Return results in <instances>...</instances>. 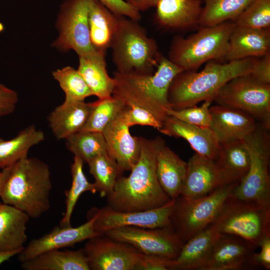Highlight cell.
I'll return each instance as SVG.
<instances>
[{"instance_id":"6da1fadb","label":"cell","mask_w":270,"mask_h":270,"mask_svg":"<svg viewBox=\"0 0 270 270\" xmlns=\"http://www.w3.org/2000/svg\"><path fill=\"white\" fill-rule=\"evenodd\" d=\"M162 138L140 137V153L127 176H120L107 206L120 212L142 211L163 206L171 200L164 192L156 174V153Z\"/></svg>"},{"instance_id":"7a4b0ae2","label":"cell","mask_w":270,"mask_h":270,"mask_svg":"<svg viewBox=\"0 0 270 270\" xmlns=\"http://www.w3.org/2000/svg\"><path fill=\"white\" fill-rule=\"evenodd\" d=\"M258 58L220 63L207 62L200 72L182 71L172 80L168 100L172 109L178 110L211 100L220 89L232 79L250 74Z\"/></svg>"},{"instance_id":"3957f363","label":"cell","mask_w":270,"mask_h":270,"mask_svg":"<svg viewBox=\"0 0 270 270\" xmlns=\"http://www.w3.org/2000/svg\"><path fill=\"white\" fill-rule=\"evenodd\" d=\"M182 70L162 56L155 72L150 74L116 71L112 96L126 106H135L153 114L163 123L172 108L168 92L174 78Z\"/></svg>"},{"instance_id":"277c9868","label":"cell","mask_w":270,"mask_h":270,"mask_svg":"<svg viewBox=\"0 0 270 270\" xmlns=\"http://www.w3.org/2000/svg\"><path fill=\"white\" fill-rule=\"evenodd\" d=\"M52 189L48 165L34 158L20 160L12 166L0 198L30 218H38L50 208Z\"/></svg>"},{"instance_id":"5b68a950","label":"cell","mask_w":270,"mask_h":270,"mask_svg":"<svg viewBox=\"0 0 270 270\" xmlns=\"http://www.w3.org/2000/svg\"><path fill=\"white\" fill-rule=\"evenodd\" d=\"M110 48L116 71L122 73L152 74L162 56L156 40L138 22L124 16H118Z\"/></svg>"},{"instance_id":"8992f818","label":"cell","mask_w":270,"mask_h":270,"mask_svg":"<svg viewBox=\"0 0 270 270\" xmlns=\"http://www.w3.org/2000/svg\"><path fill=\"white\" fill-rule=\"evenodd\" d=\"M234 22L227 21L212 26H199L193 34L175 36L168 59L183 71L196 70L210 60H224Z\"/></svg>"},{"instance_id":"52a82bcc","label":"cell","mask_w":270,"mask_h":270,"mask_svg":"<svg viewBox=\"0 0 270 270\" xmlns=\"http://www.w3.org/2000/svg\"><path fill=\"white\" fill-rule=\"evenodd\" d=\"M237 184L222 185L205 196L174 199L170 216L172 227L184 244L213 224Z\"/></svg>"},{"instance_id":"ba28073f","label":"cell","mask_w":270,"mask_h":270,"mask_svg":"<svg viewBox=\"0 0 270 270\" xmlns=\"http://www.w3.org/2000/svg\"><path fill=\"white\" fill-rule=\"evenodd\" d=\"M269 130L259 124L243 140L250 156V168L245 177L232 193L243 201L263 206H270Z\"/></svg>"},{"instance_id":"9c48e42d","label":"cell","mask_w":270,"mask_h":270,"mask_svg":"<svg viewBox=\"0 0 270 270\" xmlns=\"http://www.w3.org/2000/svg\"><path fill=\"white\" fill-rule=\"evenodd\" d=\"M213 224L219 233L239 236L258 248L270 234V206L247 202L231 194Z\"/></svg>"},{"instance_id":"30bf717a","label":"cell","mask_w":270,"mask_h":270,"mask_svg":"<svg viewBox=\"0 0 270 270\" xmlns=\"http://www.w3.org/2000/svg\"><path fill=\"white\" fill-rule=\"evenodd\" d=\"M213 101L240 110L261 126L270 128V84L258 81L250 74L228 81L218 92Z\"/></svg>"},{"instance_id":"8fae6325","label":"cell","mask_w":270,"mask_h":270,"mask_svg":"<svg viewBox=\"0 0 270 270\" xmlns=\"http://www.w3.org/2000/svg\"><path fill=\"white\" fill-rule=\"evenodd\" d=\"M89 0H66L62 5L58 20L59 36L53 46L62 51L74 50L89 60L106 63L105 54L92 46L90 36Z\"/></svg>"},{"instance_id":"7c38bea8","label":"cell","mask_w":270,"mask_h":270,"mask_svg":"<svg viewBox=\"0 0 270 270\" xmlns=\"http://www.w3.org/2000/svg\"><path fill=\"white\" fill-rule=\"evenodd\" d=\"M116 241L129 244L140 252L174 260L184 243L172 227L150 228L126 226L102 234Z\"/></svg>"},{"instance_id":"4fadbf2b","label":"cell","mask_w":270,"mask_h":270,"mask_svg":"<svg viewBox=\"0 0 270 270\" xmlns=\"http://www.w3.org/2000/svg\"><path fill=\"white\" fill-rule=\"evenodd\" d=\"M174 200L160 207L146 210L120 212L107 205L92 207L86 216H94V230L100 234L108 230L126 226L154 228L172 227L170 216Z\"/></svg>"},{"instance_id":"5bb4252c","label":"cell","mask_w":270,"mask_h":270,"mask_svg":"<svg viewBox=\"0 0 270 270\" xmlns=\"http://www.w3.org/2000/svg\"><path fill=\"white\" fill-rule=\"evenodd\" d=\"M82 250L92 270H136L142 254L131 245L104 234L87 240Z\"/></svg>"},{"instance_id":"9a60e30c","label":"cell","mask_w":270,"mask_h":270,"mask_svg":"<svg viewBox=\"0 0 270 270\" xmlns=\"http://www.w3.org/2000/svg\"><path fill=\"white\" fill-rule=\"evenodd\" d=\"M128 106H126L105 128L102 133L107 152L124 171H130L140 153V137L130 132L128 122Z\"/></svg>"},{"instance_id":"2e32d148","label":"cell","mask_w":270,"mask_h":270,"mask_svg":"<svg viewBox=\"0 0 270 270\" xmlns=\"http://www.w3.org/2000/svg\"><path fill=\"white\" fill-rule=\"evenodd\" d=\"M87 218L86 222L78 227L56 226L50 232L32 240L18 254V260L22 262L49 250L71 247L100 234L94 228L96 216H87Z\"/></svg>"},{"instance_id":"e0dca14e","label":"cell","mask_w":270,"mask_h":270,"mask_svg":"<svg viewBox=\"0 0 270 270\" xmlns=\"http://www.w3.org/2000/svg\"><path fill=\"white\" fill-rule=\"evenodd\" d=\"M256 248L239 236L220 233L204 270H238L254 268L252 258Z\"/></svg>"},{"instance_id":"ac0fdd59","label":"cell","mask_w":270,"mask_h":270,"mask_svg":"<svg viewBox=\"0 0 270 270\" xmlns=\"http://www.w3.org/2000/svg\"><path fill=\"white\" fill-rule=\"evenodd\" d=\"M210 129L220 144L242 140L253 132L259 124L244 112L230 107L216 104L210 106Z\"/></svg>"},{"instance_id":"d6986e66","label":"cell","mask_w":270,"mask_h":270,"mask_svg":"<svg viewBox=\"0 0 270 270\" xmlns=\"http://www.w3.org/2000/svg\"><path fill=\"white\" fill-rule=\"evenodd\" d=\"M215 160L195 153L187 162L180 196L187 199L205 196L222 186Z\"/></svg>"},{"instance_id":"ffe728a7","label":"cell","mask_w":270,"mask_h":270,"mask_svg":"<svg viewBox=\"0 0 270 270\" xmlns=\"http://www.w3.org/2000/svg\"><path fill=\"white\" fill-rule=\"evenodd\" d=\"M158 130L170 136L186 140L201 156L214 160L218 157L220 144L210 128L191 124L168 116Z\"/></svg>"},{"instance_id":"44dd1931","label":"cell","mask_w":270,"mask_h":270,"mask_svg":"<svg viewBox=\"0 0 270 270\" xmlns=\"http://www.w3.org/2000/svg\"><path fill=\"white\" fill-rule=\"evenodd\" d=\"M202 0H160L155 20L161 28L186 30L199 28Z\"/></svg>"},{"instance_id":"7402d4cb","label":"cell","mask_w":270,"mask_h":270,"mask_svg":"<svg viewBox=\"0 0 270 270\" xmlns=\"http://www.w3.org/2000/svg\"><path fill=\"white\" fill-rule=\"evenodd\" d=\"M219 234L212 224L192 237L184 244L176 258L170 260V270H204Z\"/></svg>"},{"instance_id":"603a6c76","label":"cell","mask_w":270,"mask_h":270,"mask_svg":"<svg viewBox=\"0 0 270 270\" xmlns=\"http://www.w3.org/2000/svg\"><path fill=\"white\" fill-rule=\"evenodd\" d=\"M270 28H254L235 26L224 60L228 62L260 58L270 52Z\"/></svg>"},{"instance_id":"cb8c5ba5","label":"cell","mask_w":270,"mask_h":270,"mask_svg":"<svg viewBox=\"0 0 270 270\" xmlns=\"http://www.w3.org/2000/svg\"><path fill=\"white\" fill-rule=\"evenodd\" d=\"M187 169V162L165 144L162 138L156 153V174L166 194L174 200L180 196Z\"/></svg>"},{"instance_id":"d4e9b609","label":"cell","mask_w":270,"mask_h":270,"mask_svg":"<svg viewBox=\"0 0 270 270\" xmlns=\"http://www.w3.org/2000/svg\"><path fill=\"white\" fill-rule=\"evenodd\" d=\"M215 162L222 185L238 184L247 174L250 165L249 154L243 140L220 144Z\"/></svg>"},{"instance_id":"484cf974","label":"cell","mask_w":270,"mask_h":270,"mask_svg":"<svg viewBox=\"0 0 270 270\" xmlns=\"http://www.w3.org/2000/svg\"><path fill=\"white\" fill-rule=\"evenodd\" d=\"M92 102H64L56 108L48 117L49 126L58 140L66 139L82 130L88 118Z\"/></svg>"},{"instance_id":"4316f807","label":"cell","mask_w":270,"mask_h":270,"mask_svg":"<svg viewBox=\"0 0 270 270\" xmlns=\"http://www.w3.org/2000/svg\"><path fill=\"white\" fill-rule=\"evenodd\" d=\"M30 217L14 206L0 204V252L22 251L27 241Z\"/></svg>"},{"instance_id":"83f0119b","label":"cell","mask_w":270,"mask_h":270,"mask_svg":"<svg viewBox=\"0 0 270 270\" xmlns=\"http://www.w3.org/2000/svg\"><path fill=\"white\" fill-rule=\"evenodd\" d=\"M98 0H89L88 22L90 40L94 48L106 54L116 32L118 16Z\"/></svg>"},{"instance_id":"f1b7e54d","label":"cell","mask_w":270,"mask_h":270,"mask_svg":"<svg viewBox=\"0 0 270 270\" xmlns=\"http://www.w3.org/2000/svg\"><path fill=\"white\" fill-rule=\"evenodd\" d=\"M25 270H90L88 260L82 250H54L41 254L21 262Z\"/></svg>"},{"instance_id":"f546056e","label":"cell","mask_w":270,"mask_h":270,"mask_svg":"<svg viewBox=\"0 0 270 270\" xmlns=\"http://www.w3.org/2000/svg\"><path fill=\"white\" fill-rule=\"evenodd\" d=\"M44 139V132L34 125L26 127L9 140L0 138V168L8 167L27 158L29 150Z\"/></svg>"},{"instance_id":"4dcf8cb0","label":"cell","mask_w":270,"mask_h":270,"mask_svg":"<svg viewBox=\"0 0 270 270\" xmlns=\"http://www.w3.org/2000/svg\"><path fill=\"white\" fill-rule=\"evenodd\" d=\"M204 6L200 26H212L227 21L235 22L253 0H203Z\"/></svg>"},{"instance_id":"1f68e13d","label":"cell","mask_w":270,"mask_h":270,"mask_svg":"<svg viewBox=\"0 0 270 270\" xmlns=\"http://www.w3.org/2000/svg\"><path fill=\"white\" fill-rule=\"evenodd\" d=\"M78 71L98 99L112 96L115 81L108 74L106 63H100L79 57Z\"/></svg>"},{"instance_id":"d6a6232c","label":"cell","mask_w":270,"mask_h":270,"mask_svg":"<svg viewBox=\"0 0 270 270\" xmlns=\"http://www.w3.org/2000/svg\"><path fill=\"white\" fill-rule=\"evenodd\" d=\"M88 164L90 173L94 178L97 192L101 197H108L112 192L118 178L124 172L108 152L96 156Z\"/></svg>"},{"instance_id":"836d02e7","label":"cell","mask_w":270,"mask_h":270,"mask_svg":"<svg viewBox=\"0 0 270 270\" xmlns=\"http://www.w3.org/2000/svg\"><path fill=\"white\" fill-rule=\"evenodd\" d=\"M65 140L68 150L87 163L96 156L108 152L104 138L100 132L80 130Z\"/></svg>"},{"instance_id":"e575fe53","label":"cell","mask_w":270,"mask_h":270,"mask_svg":"<svg viewBox=\"0 0 270 270\" xmlns=\"http://www.w3.org/2000/svg\"><path fill=\"white\" fill-rule=\"evenodd\" d=\"M84 161L78 157L74 156L71 166L72 176L70 188L66 191V210L60 220V226H70L71 217L76 202L80 195L86 192L96 194L97 190L94 183H90L87 180L83 171Z\"/></svg>"},{"instance_id":"d590c367","label":"cell","mask_w":270,"mask_h":270,"mask_svg":"<svg viewBox=\"0 0 270 270\" xmlns=\"http://www.w3.org/2000/svg\"><path fill=\"white\" fill-rule=\"evenodd\" d=\"M126 106L112 96L92 102L87 121L82 130L102 132Z\"/></svg>"},{"instance_id":"8d00e7d4","label":"cell","mask_w":270,"mask_h":270,"mask_svg":"<svg viewBox=\"0 0 270 270\" xmlns=\"http://www.w3.org/2000/svg\"><path fill=\"white\" fill-rule=\"evenodd\" d=\"M65 94L64 102L84 101L92 93L77 70L71 66L58 69L52 72Z\"/></svg>"},{"instance_id":"74e56055","label":"cell","mask_w":270,"mask_h":270,"mask_svg":"<svg viewBox=\"0 0 270 270\" xmlns=\"http://www.w3.org/2000/svg\"><path fill=\"white\" fill-rule=\"evenodd\" d=\"M234 22L240 26L270 28V0H253Z\"/></svg>"},{"instance_id":"f35d334b","label":"cell","mask_w":270,"mask_h":270,"mask_svg":"<svg viewBox=\"0 0 270 270\" xmlns=\"http://www.w3.org/2000/svg\"><path fill=\"white\" fill-rule=\"evenodd\" d=\"M212 102L206 100L200 106H194L178 110L170 108L167 114L191 124L210 128L212 122L210 107Z\"/></svg>"},{"instance_id":"ab89813d","label":"cell","mask_w":270,"mask_h":270,"mask_svg":"<svg viewBox=\"0 0 270 270\" xmlns=\"http://www.w3.org/2000/svg\"><path fill=\"white\" fill-rule=\"evenodd\" d=\"M128 106V122L130 127L134 125L146 126L158 130L162 127V122L150 112L135 106Z\"/></svg>"},{"instance_id":"60d3db41","label":"cell","mask_w":270,"mask_h":270,"mask_svg":"<svg viewBox=\"0 0 270 270\" xmlns=\"http://www.w3.org/2000/svg\"><path fill=\"white\" fill-rule=\"evenodd\" d=\"M113 14L124 16L139 22L142 18L140 12L124 0H98Z\"/></svg>"},{"instance_id":"b9f144b4","label":"cell","mask_w":270,"mask_h":270,"mask_svg":"<svg viewBox=\"0 0 270 270\" xmlns=\"http://www.w3.org/2000/svg\"><path fill=\"white\" fill-rule=\"evenodd\" d=\"M18 100L16 91L0 83V118L12 114Z\"/></svg>"},{"instance_id":"7bdbcfd3","label":"cell","mask_w":270,"mask_h":270,"mask_svg":"<svg viewBox=\"0 0 270 270\" xmlns=\"http://www.w3.org/2000/svg\"><path fill=\"white\" fill-rule=\"evenodd\" d=\"M171 260L142 254L136 270H170Z\"/></svg>"},{"instance_id":"ee69618b","label":"cell","mask_w":270,"mask_h":270,"mask_svg":"<svg viewBox=\"0 0 270 270\" xmlns=\"http://www.w3.org/2000/svg\"><path fill=\"white\" fill-rule=\"evenodd\" d=\"M250 74L258 81L270 84V52L258 58Z\"/></svg>"},{"instance_id":"f6af8a7d","label":"cell","mask_w":270,"mask_h":270,"mask_svg":"<svg viewBox=\"0 0 270 270\" xmlns=\"http://www.w3.org/2000/svg\"><path fill=\"white\" fill-rule=\"evenodd\" d=\"M259 246L260 250L258 253H254L252 258L254 267H262L270 269V234L266 236L260 241Z\"/></svg>"},{"instance_id":"bcb514c9","label":"cell","mask_w":270,"mask_h":270,"mask_svg":"<svg viewBox=\"0 0 270 270\" xmlns=\"http://www.w3.org/2000/svg\"><path fill=\"white\" fill-rule=\"evenodd\" d=\"M140 12L156 7L160 0H124Z\"/></svg>"},{"instance_id":"7dc6e473","label":"cell","mask_w":270,"mask_h":270,"mask_svg":"<svg viewBox=\"0 0 270 270\" xmlns=\"http://www.w3.org/2000/svg\"><path fill=\"white\" fill-rule=\"evenodd\" d=\"M12 166L2 169V170L0 172V194H1L4 183L10 173Z\"/></svg>"},{"instance_id":"c3c4849f","label":"cell","mask_w":270,"mask_h":270,"mask_svg":"<svg viewBox=\"0 0 270 270\" xmlns=\"http://www.w3.org/2000/svg\"><path fill=\"white\" fill-rule=\"evenodd\" d=\"M21 251L15 250L9 252H0V266L5 262L10 260L15 256L18 255Z\"/></svg>"},{"instance_id":"681fc988","label":"cell","mask_w":270,"mask_h":270,"mask_svg":"<svg viewBox=\"0 0 270 270\" xmlns=\"http://www.w3.org/2000/svg\"><path fill=\"white\" fill-rule=\"evenodd\" d=\"M2 203V202L0 200V204Z\"/></svg>"}]
</instances>
